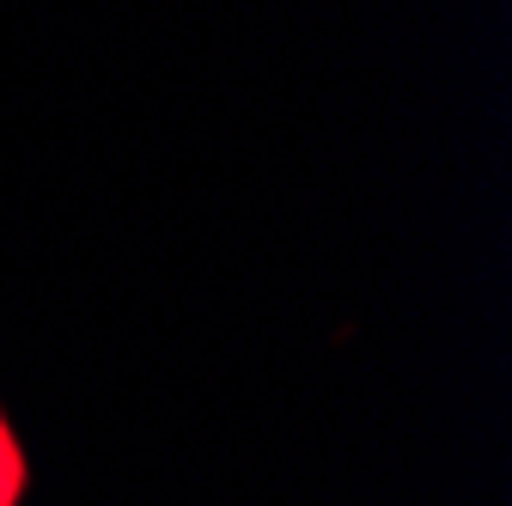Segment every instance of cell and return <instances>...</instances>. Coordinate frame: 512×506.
<instances>
[{"mask_svg":"<svg viewBox=\"0 0 512 506\" xmlns=\"http://www.w3.org/2000/svg\"><path fill=\"white\" fill-rule=\"evenodd\" d=\"M19 500H25V452H19L7 415H0V506H19Z\"/></svg>","mask_w":512,"mask_h":506,"instance_id":"6da1fadb","label":"cell"}]
</instances>
